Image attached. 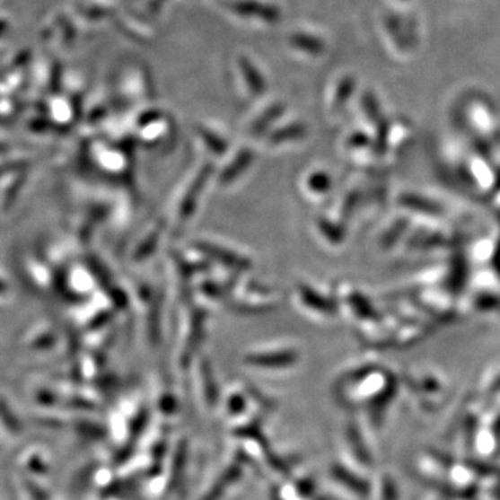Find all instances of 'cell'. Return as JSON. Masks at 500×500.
Here are the masks:
<instances>
[{"label":"cell","instance_id":"obj_1","mask_svg":"<svg viewBox=\"0 0 500 500\" xmlns=\"http://www.w3.org/2000/svg\"><path fill=\"white\" fill-rule=\"evenodd\" d=\"M215 170L213 169V166L205 163L197 171L192 172L189 179L182 182L177 199L174 202V207H172V218H174V224L177 227L188 224L190 218L194 217L200 199H202L203 192L215 177Z\"/></svg>","mask_w":500,"mask_h":500},{"label":"cell","instance_id":"obj_2","mask_svg":"<svg viewBox=\"0 0 500 500\" xmlns=\"http://www.w3.org/2000/svg\"><path fill=\"white\" fill-rule=\"evenodd\" d=\"M190 248L195 249L210 263L217 264L220 268L238 276L248 273L253 266L252 259L242 250L218 241L197 240L192 242Z\"/></svg>","mask_w":500,"mask_h":500},{"label":"cell","instance_id":"obj_3","mask_svg":"<svg viewBox=\"0 0 500 500\" xmlns=\"http://www.w3.org/2000/svg\"><path fill=\"white\" fill-rule=\"evenodd\" d=\"M228 303L237 313L259 314L273 309L274 298L268 286L256 279H246L245 283L238 281Z\"/></svg>","mask_w":500,"mask_h":500},{"label":"cell","instance_id":"obj_4","mask_svg":"<svg viewBox=\"0 0 500 500\" xmlns=\"http://www.w3.org/2000/svg\"><path fill=\"white\" fill-rule=\"evenodd\" d=\"M296 356L298 352L291 346L268 345L246 350L242 355V363L255 370H279L294 364Z\"/></svg>","mask_w":500,"mask_h":500},{"label":"cell","instance_id":"obj_5","mask_svg":"<svg viewBox=\"0 0 500 500\" xmlns=\"http://www.w3.org/2000/svg\"><path fill=\"white\" fill-rule=\"evenodd\" d=\"M255 160V154L249 148H240L225 160L220 169L215 170V181L220 188L237 184L249 171Z\"/></svg>","mask_w":500,"mask_h":500},{"label":"cell","instance_id":"obj_6","mask_svg":"<svg viewBox=\"0 0 500 500\" xmlns=\"http://www.w3.org/2000/svg\"><path fill=\"white\" fill-rule=\"evenodd\" d=\"M167 223L163 220L154 223L149 230L144 233V237L136 242V248L132 249L131 260L136 263H142L152 258L157 248H159L160 241L163 238L164 230H166Z\"/></svg>","mask_w":500,"mask_h":500},{"label":"cell","instance_id":"obj_7","mask_svg":"<svg viewBox=\"0 0 500 500\" xmlns=\"http://www.w3.org/2000/svg\"><path fill=\"white\" fill-rule=\"evenodd\" d=\"M32 334L27 338V347L35 352H47L53 349L57 344V337L53 329L48 326L38 327L32 331Z\"/></svg>","mask_w":500,"mask_h":500},{"label":"cell","instance_id":"obj_8","mask_svg":"<svg viewBox=\"0 0 500 500\" xmlns=\"http://www.w3.org/2000/svg\"><path fill=\"white\" fill-rule=\"evenodd\" d=\"M197 134H199V138L202 139L206 149L210 154L217 157H224L227 154L228 141L222 134H218L215 129L205 128V127H199Z\"/></svg>","mask_w":500,"mask_h":500}]
</instances>
